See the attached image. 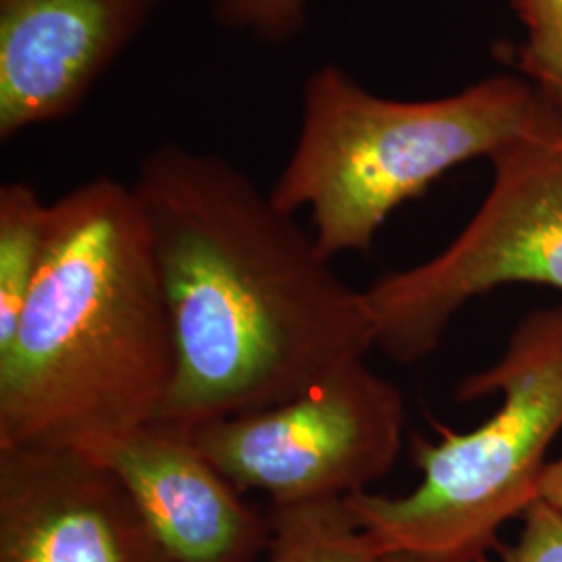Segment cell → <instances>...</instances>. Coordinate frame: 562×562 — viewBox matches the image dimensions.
<instances>
[{"mask_svg": "<svg viewBox=\"0 0 562 562\" xmlns=\"http://www.w3.org/2000/svg\"><path fill=\"white\" fill-rule=\"evenodd\" d=\"M215 20L232 32L280 46L304 32L308 0H215Z\"/></svg>", "mask_w": 562, "mask_h": 562, "instance_id": "13", "label": "cell"}, {"mask_svg": "<svg viewBox=\"0 0 562 562\" xmlns=\"http://www.w3.org/2000/svg\"><path fill=\"white\" fill-rule=\"evenodd\" d=\"M406 406L364 359L346 362L290 401L202 423V452L241 492L271 506L346 501L394 471Z\"/></svg>", "mask_w": 562, "mask_h": 562, "instance_id": "6", "label": "cell"}, {"mask_svg": "<svg viewBox=\"0 0 562 562\" xmlns=\"http://www.w3.org/2000/svg\"><path fill=\"white\" fill-rule=\"evenodd\" d=\"M548 106L515 76L442 99L396 101L323 63L304 80L299 136L269 194L292 215L308 213L327 259L367 255L398 206L462 162L496 157L529 134Z\"/></svg>", "mask_w": 562, "mask_h": 562, "instance_id": "3", "label": "cell"}, {"mask_svg": "<svg viewBox=\"0 0 562 562\" xmlns=\"http://www.w3.org/2000/svg\"><path fill=\"white\" fill-rule=\"evenodd\" d=\"M490 394L503 402L473 431L413 438L422 471L413 492L346 498L380 557H485L504 525L540 501L546 457L562 431V304L522 317L503 357L457 385L459 402Z\"/></svg>", "mask_w": 562, "mask_h": 562, "instance_id": "4", "label": "cell"}, {"mask_svg": "<svg viewBox=\"0 0 562 562\" xmlns=\"http://www.w3.org/2000/svg\"><path fill=\"white\" fill-rule=\"evenodd\" d=\"M490 161V192L461 234L436 257L364 290L375 348L390 361L429 357L454 315L485 292L515 283L562 292L561 111L550 104L529 134Z\"/></svg>", "mask_w": 562, "mask_h": 562, "instance_id": "5", "label": "cell"}, {"mask_svg": "<svg viewBox=\"0 0 562 562\" xmlns=\"http://www.w3.org/2000/svg\"><path fill=\"white\" fill-rule=\"evenodd\" d=\"M132 188L176 344L161 422L194 429L290 401L375 348L364 290L238 165L165 142Z\"/></svg>", "mask_w": 562, "mask_h": 562, "instance_id": "1", "label": "cell"}, {"mask_svg": "<svg viewBox=\"0 0 562 562\" xmlns=\"http://www.w3.org/2000/svg\"><path fill=\"white\" fill-rule=\"evenodd\" d=\"M173 329L132 183L83 181L48 204L41 271L0 346V448L92 452L157 422Z\"/></svg>", "mask_w": 562, "mask_h": 562, "instance_id": "2", "label": "cell"}, {"mask_svg": "<svg viewBox=\"0 0 562 562\" xmlns=\"http://www.w3.org/2000/svg\"><path fill=\"white\" fill-rule=\"evenodd\" d=\"M267 562H375L378 548L346 501L271 506Z\"/></svg>", "mask_w": 562, "mask_h": 562, "instance_id": "11", "label": "cell"}, {"mask_svg": "<svg viewBox=\"0 0 562 562\" xmlns=\"http://www.w3.org/2000/svg\"><path fill=\"white\" fill-rule=\"evenodd\" d=\"M540 501L562 515V459L548 462L540 485Z\"/></svg>", "mask_w": 562, "mask_h": 562, "instance_id": "15", "label": "cell"}, {"mask_svg": "<svg viewBox=\"0 0 562 562\" xmlns=\"http://www.w3.org/2000/svg\"><path fill=\"white\" fill-rule=\"evenodd\" d=\"M525 27L517 67L562 113V0H510Z\"/></svg>", "mask_w": 562, "mask_h": 562, "instance_id": "12", "label": "cell"}, {"mask_svg": "<svg viewBox=\"0 0 562 562\" xmlns=\"http://www.w3.org/2000/svg\"><path fill=\"white\" fill-rule=\"evenodd\" d=\"M521 531L501 562H562V515L538 501L522 515Z\"/></svg>", "mask_w": 562, "mask_h": 562, "instance_id": "14", "label": "cell"}, {"mask_svg": "<svg viewBox=\"0 0 562 562\" xmlns=\"http://www.w3.org/2000/svg\"><path fill=\"white\" fill-rule=\"evenodd\" d=\"M375 562H485V557H425L413 552H387Z\"/></svg>", "mask_w": 562, "mask_h": 562, "instance_id": "16", "label": "cell"}, {"mask_svg": "<svg viewBox=\"0 0 562 562\" xmlns=\"http://www.w3.org/2000/svg\"><path fill=\"white\" fill-rule=\"evenodd\" d=\"M117 475L176 562H257L271 517L244 498L192 429L157 422L88 452Z\"/></svg>", "mask_w": 562, "mask_h": 562, "instance_id": "9", "label": "cell"}, {"mask_svg": "<svg viewBox=\"0 0 562 562\" xmlns=\"http://www.w3.org/2000/svg\"><path fill=\"white\" fill-rule=\"evenodd\" d=\"M162 0H0V140L67 120Z\"/></svg>", "mask_w": 562, "mask_h": 562, "instance_id": "8", "label": "cell"}, {"mask_svg": "<svg viewBox=\"0 0 562 562\" xmlns=\"http://www.w3.org/2000/svg\"><path fill=\"white\" fill-rule=\"evenodd\" d=\"M48 204L25 181L0 188V346L13 336L38 278Z\"/></svg>", "mask_w": 562, "mask_h": 562, "instance_id": "10", "label": "cell"}, {"mask_svg": "<svg viewBox=\"0 0 562 562\" xmlns=\"http://www.w3.org/2000/svg\"><path fill=\"white\" fill-rule=\"evenodd\" d=\"M0 562H176L125 485L78 450L0 448Z\"/></svg>", "mask_w": 562, "mask_h": 562, "instance_id": "7", "label": "cell"}]
</instances>
